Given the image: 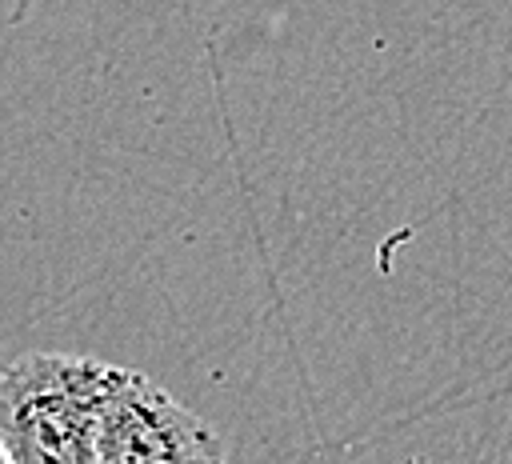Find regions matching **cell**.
<instances>
[{
	"label": "cell",
	"mask_w": 512,
	"mask_h": 464,
	"mask_svg": "<svg viewBox=\"0 0 512 464\" xmlns=\"http://www.w3.org/2000/svg\"><path fill=\"white\" fill-rule=\"evenodd\" d=\"M112 364L24 352L0 372V440L12 464H100V404Z\"/></svg>",
	"instance_id": "cell-1"
},
{
	"label": "cell",
	"mask_w": 512,
	"mask_h": 464,
	"mask_svg": "<svg viewBox=\"0 0 512 464\" xmlns=\"http://www.w3.org/2000/svg\"><path fill=\"white\" fill-rule=\"evenodd\" d=\"M100 464H228L220 432L136 368L112 364L100 404Z\"/></svg>",
	"instance_id": "cell-2"
},
{
	"label": "cell",
	"mask_w": 512,
	"mask_h": 464,
	"mask_svg": "<svg viewBox=\"0 0 512 464\" xmlns=\"http://www.w3.org/2000/svg\"><path fill=\"white\" fill-rule=\"evenodd\" d=\"M0 464H12V456H8V448H4V440H0Z\"/></svg>",
	"instance_id": "cell-3"
}]
</instances>
